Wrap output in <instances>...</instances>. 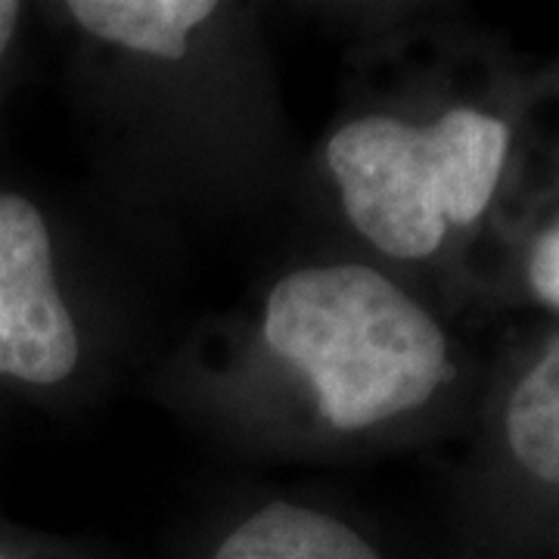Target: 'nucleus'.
<instances>
[{
  "label": "nucleus",
  "mask_w": 559,
  "mask_h": 559,
  "mask_svg": "<svg viewBox=\"0 0 559 559\" xmlns=\"http://www.w3.org/2000/svg\"><path fill=\"white\" fill-rule=\"evenodd\" d=\"M259 336L336 436L377 432L417 414L454 373L432 311L364 261L283 274L264 296Z\"/></svg>",
  "instance_id": "1"
},
{
  "label": "nucleus",
  "mask_w": 559,
  "mask_h": 559,
  "mask_svg": "<svg viewBox=\"0 0 559 559\" xmlns=\"http://www.w3.org/2000/svg\"><path fill=\"white\" fill-rule=\"evenodd\" d=\"M510 156V124L476 106L429 121L364 112L323 143V165L348 224L380 255L432 259L488 212Z\"/></svg>",
  "instance_id": "2"
},
{
  "label": "nucleus",
  "mask_w": 559,
  "mask_h": 559,
  "mask_svg": "<svg viewBox=\"0 0 559 559\" xmlns=\"http://www.w3.org/2000/svg\"><path fill=\"white\" fill-rule=\"evenodd\" d=\"M81 360V333L62 299L53 237L35 202L0 190V377L60 385Z\"/></svg>",
  "instance_id": "3"
},
{
  "label": "nucleus",
  "mask_w": 559,
  "mask_h": 559,
  "mask_svg": "<svg viewBox=\"0 0 559 559\" xmlns=\"http://www.w3.org/2000/svg\"><path fill=\"white\" fill-rule=\"evenodd\" d=\"M212 559H382V554L330 510L267 500L227 528Z\"/></svg>",
  "instance_id": "4"
},
{
  "label": "nucleus",
  "mask_w": 559,
  "mask_h": 559,
  "mask_svg": "<svg viewBox=\"0 0 559 559\" xmlns=\"http://www.w3.org/2000/svg\"><path fill=\"white\" fill-rule=\"evenodd\" d=\"M69 16L91 38L153 60H180L190 40L215 16L212 0H72Z\"/></svg>",
  "instance_id": "5"
},
{
  "label": "nucleus",
  "mask_w": 559,
  "mask_h": 559,
  "mask_svg": "<svg viewBox=\"0 0 559 559\" xmlns=\"http://www.w3.org/2000/svg\"><path fill=\"white\" fill-rule=\"evenodd\" d=\"M503 439L525 476L559 491V336L513 385Z\"/></svg>",
  "instance_id": "6"
},
{
  "label": "nucleus",
  "mask_w": 559,
  "mask_h": 559,
  "mask_svg": "<svg viewBox=\"0 0 559 559\" xmlns=\"http://www.w3.org/2000/svg\"><path fill=\"white\" fill-rule=\"evenodd\" d=\"M525 280L535 299L559 311V218L547 230H540L538 240L532 242L525 261Z\"/></svg>",
  "instance_id": "7"
},
{
  "label": "nucleus",
  "mask_w": 559,
  "mask_h": 559,
  "mask_svg": "<svg viewBox=\"0 0 559 559\" xmlns=\"http://www.w3.org/2000/svg\"><path fill=\"white\" fill-rule=\"evenodd\" d=\"M20 3L0 0V60H3V53H7V47H10V40H13V32H16V25H20Z\"/></svg>",
  "instance_id": "8"
},
{
  "label": "nucleus",
  "mask_w": 559,
  "mask_h": 559,
  "mask_svg": "<svg viewBox=\"0 0 559 559\" xmlns=\"http://www.w3.org/2000/svg\"><path fill=\"white\" fill-rule=\"evenodd\" d=\"M0 559H7V557H3V554H0Z\"/></svg>",
  "instance_id": "9"
}]
</instances>
